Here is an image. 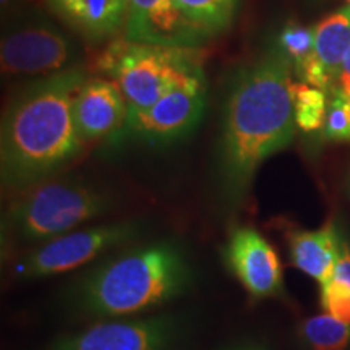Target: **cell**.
<instances>
[{
	"instance_id": "6da1fadb",
	"label": "cell",
	"mask_w": 350,
	"mask_h": 350,
	"mask_svg": "<svg viewBox=\"0 0 350 350\" xmlns=\"http://www.w3.org/2000/svg\"><path fill=\"white\" fill-rule=\"evenodd\" d=\"M294 68L278 44L242 70L224 112L219 175L226 198L240 203L256 170L294 139Z\"/></svg>"
},
{
	"instance_id": "7a4b0ae2",
	"label": "cell",
	"mask_w": 350,
	"mask_h": 350,
	"mask_svg": "<svg viewBox=\"0 0 350 350\" xmlns=\"http://www.w3.org/2000/svg\"><path fill=\"white\" fill-rule=\"evenodd\" d=\"M90 77L83 67L42 77L8 103L0 130L2 182L25 188L54 177L83 150L73 122V99Z\"/></svg>"
},
{
	"instance_id": "3957f363",
	"label": "cell",
	"mask_w": 350,
	"mask_h": 350,
	"mask_svg": "<svg viewBox=\"0 0 350 350\" xmlns=\"http://www.w3.org/2000/svg\"><path fill=\"white\" fill-rule=\"evenodd\" d=\"M191 269L185 253L172 242L126 250L85 275L75 301L86 317L124 318L167 304L187 291Z\"/></svg>"
},
{
	"instance_id": "277c9868",
	"label": "cell",
	"mask_w": 350,
	"mask_h": 350,
	"mask_svg": "<svg viewBox=\"0 0 350 350\" xmlns=\"http://www.w3.org/2000/svg\"><path fill=\"white\" fill-rule=\"evenodd\" d=\"M111 198L98 188L68 178H46L25 188L8 206L3 234L18 243H46L104 216Z\"/></svg>"
},
{
	"instance_id": "5b68a950",
	"label": "cell",
	"mask_w": 350,
	"mask_h": 350,
	"mask_svg": "<svg viewBox=\"0 0 350 350\" xmlns=\"http://www.w3.org/2000/svg\"><path fill=\"white\" fill-rule=\"evenodd\" d=\"M203 49L113 41L98 60V68L120 88L129 117L150 109L183 78L203 70Z\"/></svg>"
},
{
	"instance_id": "8992f818",
	"label": "cell",
	"mask_w": 350,
	"mask_h": 350,
	"mask_svg": "<svg viewBox=\"0 0 350 350\" xmlns=\"http://www.w3.org/2000/svg\"><path fill=\"white\" fill-rule=\"evenodd\" d=\"M80 46L46 20H31L8 29L0 42L3 77H49L80 67Z\"/></svg>"
},
{
	"instance_id": "52a82bcc",
	"label": "cell",
	"mask_w": 350,
	"mask_h": 350,
	"mask_svg": "<svg viewBox=\"0 0 350 350\" xmlns=\"http://www.w3.org/2000/svg\"><path fill=\"white\" fill-rule=\"evenodd\" d=\"M137 222H112L88 229L72 230L41 243L21 258L15 268L20 278L38 279L77 269L86 262L138 237Z\"/></svg>"
},
{
	"instance_id": "ba28073f",
	"label": "cell",
	"mask_w": 350,
	"mask_h": 350,
	"mask_svg": "<svg viewBox=\"0 0 350 350\" xmlns=\"http://www.w3.org/2000/svg\"><path fill=\"white\" fill-rule=\"evenodd\" d=\"M206 106V81L203 70L191 73L152 104L131 116L125 130L151 144H163L185 137L193 130Z\"/></svg>"
},
{
	"instance_id": "9c48e42d",
	"label": "cell",
	"mask_w": 350,
	"mask_h": 350,
	"mask_svg": "<svg viewBox=\"0 0 350 350\" xmlns=\"http://www.w3.org/2000/svg\"><path fill=\"white\" fill-rule=\"evenodd\" d=\"M180 325L172 317L104 321L64 336L49 350H174Z\"/></svg>"
},
{
	"instance_id": "30bf717a",
	"label": "cell",
	"mask_w": 350,
	"mask_h": 350,
	"mask_svg": "<svg viewBox=\"0 0 350 350\" xmlns=\"http://www.w3.org/2000/svg\"><path fill=\"white\" fill-rule=\"evenodd\" d=\"M222 260L253 299L278 297L284 288L278 253L260 232L239 227L222 248Z\"/></svg>"
},
{
	"instance_id": "8fae6325",
	"label": "cell",
	"mask_w": 350,
	"mask_h": 350,
	"mask_svg": "<svg viewBox=\"0 0 350 350\" xmlns=\"http://www.w3.org/2000/svg\"><path fill=\"white\" fill-rule=\"evenodd\" d=\"M125 41L201 49L209 36L188 21L174 0H129Z\"/></svg>"
},
{
	"instance_id": "7c38bea8",
	"label": "cell",
	"mask_w": 350,
	"mask_h": 350,
	"mask_svg": "<svg viewBox=\"0 0 350 350\" xmlns=\"http://www.w3.org/2000/svg\"><path fill=\"white\" fill-rule=\"evenodd\" d=\"M73 122L83 144L116 137L126 126L129 106L116 81L88 77L73 99Z\"/></svg>"
},
{
	"instance_id": "4fadbf2b",
	"label": "cell",
	"mask_w": 350,
	"mask_h": 350,
	"mask_svg": "<svg viewBox=\"0 0 350 350\" xmlns=\"http://www.w3.org/2000/svg\"><path fill=\"white\" fill-rule=\"evenodd\" d=\"M350 49V3L314 26V49L310 60L295 73L306 85L329 93L338 86L345 55Z\"/></svg>"
},
{
	"instance_id": "5bb4252c",
	"label": "cell",
	"mask_w": 350,
	"mask_h": 350,
	"mask_svg": "<svg viewBox=\"0 0 350 350\" xmlns=\"http://www.w3.org/2000/svg\"><path fill=\"white\" fill-rule=\"evenodd\" d=\"M68 28L90 41L124 34L129 0H44Z\"/></svg>"
},
{
	"instance_id": "9a60e30c",
	"label": "cell",
	"mask_w": 350,
	"mask_h": 350,
	"mask_svg": "<svg viewBox=\"0 0 350 350\" xmlns=\"http://www.w3.org/2000/svg\"><path fill=\"white\" fill-rule=\"evenodd\" d=\"M344 237L334 221L317 230H292L287 234L291 262L314 281L325 284L334 274Z\"/></svg>"
},
{
	"instance_id": "2e32d148",
	"label": "cell",
	"mask_w": 350,
	"mask_h": 350,
	"mask_svg": "<svg viewBox=\"0 0 350 350\" xmlns=\"http://www.w3.org/2000/svg\"><path fill=\"white\" fill-rule=\"evenodd\" d=\"M188 21L209 38L226 31L237 13L239 0H174Z\"/></svg>"
},
{
	"instance_id": "e0dca14e",
	"label": "cell",
	"mask_w": 350,
	"mask_h": 350,
	"mask_svg": "<svg viewBox=\"0 0 350 350\" xmlns=\"http://www.w3.org/2000/svg\"><path fill=\"white\" fill-rule=\"evenodd\" d=\"M301 338L313 350H345L350 344V325L331 314H318L301 325Z\"/></svg>"
},
{
	"instance_id": "ac0fdd59",
	"label": "cell",
	"mask_w": 350,
	"mask_h": 350,
	"mask_svg": "<svg viewBox=\"0 0 350 350\" xmlns=\"http://www.w3.org/2000/svg\"><path fill=\"white\" fill-rule=\"evenodd\" d=\"M294 113L297 129L304 131L323 130L327 111V93L306 83L294 81Z\"/></svg>"
},
{
	"instance_id": "d6986e66",
	"label": "cell",
	"mask_w": 350,
	"mask_h": 350,
	"mask_svg": "<svg viewBox=\"0 0 350 350\" xmlns=\"http://www.w3.org/2000/svg\"><path fill=\"white\" fill-rule=\"evenodd\" d=\"M278 46L291 60L294 75L313 55L314 49V26H305L297 21H288L281 29Z\"/></svg>"
},
{
	"instance_id": "ffe728a7",
	"label": "cell",
	"mask_w": 350,
	"mask_h": 350,
	"mask_svg": "<svg viewBox=\"0 0 350 350\" xmlns=\"http://www.w3.org/2000/svg\"><path fill=\"white\" fill-rule=\"evenodd\" d=\"M323 135L331 142L350 143V96L338 86L327 93V111Z\"/></svg>"
},
{
	"instance_id": "44dd1931",
	"label": "cell",
	"mask_w": 350,
	"mask_h": 350,
	"mask_svg": "<svg viewBox=\"0 0 350 350\" xmlns=\"http://www.w3.org/2000/svg\"><path fill=\"white\" fill-rule=\"evenodd\" d=\"M321 306L327 314L350 325V287L336 278L321 284Z\"/></svg>"
},
{
	"instance_id": "7402d4cb",
	"label": "cell",
	"mask_w": 350,
	"mask_h": 350,
	"mask_svg": "<svg viewBox=\"0 0 350 350\" xmlns=\"http://www.w3.org/2000/svg\"><path fill=\"white\" fill-rule=\"evenodd\" d=\"M332 278L339 279L344 284H347L350 287V245L345 242H342V248H340V256L338 265H336L334 274Z\"/></svg>"
},
{
	"instance_id": "603a6c76",
	"label": "cell",
	"mask_w": 350,
	"mask_h": 350,
	"mask_svg": "<svg viewBox=\"0 0 350 350\" xmlns=\"http://www.w3.org/2000/svg\"><path fill=\"white\" fill-rule=\"evenodd\" d=\"M219 350H269L268 345L256 339H242L224 345Z\"/></svg>"
},
{
	"instance_id": "cb8c5ba5",
	"label": "cell",
	"mask_w": 350,
	"mask_h": 350,
	"mask_svg": "<svg viewBox=\"0 0 350 350\" xmlns=\"http://www.w3.org/2000/svg\"><path fill=\"white\" fill-rule=\"evenodd\" d=\"M338 88L350 96V49L344 59L342 70H340L339 81H338Z\"/></svg>"
},
{
	"instance_id": "d4e9b609",
	"label": "cell",
	"mask_w": 350,
	"mask_h": 350,
	"mask_svg": "<svg viewBox=\"0 0 350 350\" xmlns=\"http://www.w3.org/2000/svg\"><path fill=\"white\" fill-rule=\"evenodd\" d=\"M18 2V0H0V3H2V10L7 12L8 8H12L15 3Z\"/></svg>"
},
{
	"instance_id": "484cf974",
	"label": "cell",
	"mask_w": 350,
	"mask_h": 350,
	"mask_svg": "<svg viewBox=\"0 0 350 350\" xmlns=\"http://www.w3.org/2000/svg\"><path fill=\"white\" fill-rule=\"evenodd\" d=\"M349 191H350V178H349Z\"/></svg>"
},
{
	"instance_id": "4316f807",
	"label": "cell",
	"mask_w": 350,
	"mask_h": 350,
	"mask_svg": "<svg viewBox=\"0 0 350 350\" xmlns=\"http://www.w3.org/2000/svg\"><path fill=\"white\" fill-rule=\"evenodd\" d=\"M349 2H350V0H349Z\"/></svg>"
}]
</instances>
